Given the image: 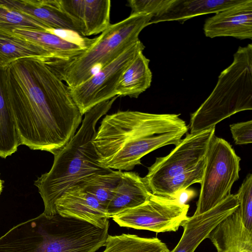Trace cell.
<instances>
[{"label": "cell", "mask_w": 252, "mask_h": 252, "mask_svg": "<svg viewBox=\"0 0 252 252\" xmlns=\"http://www.w3.org/2000/svg\"><path fill=\"white\" fill-rule=\"evenodd\" d=\"M4 83L21 145L56 154L82 120L68 86L34 58L17 61L4 69Z\"/></svg>", "instance_id": "6da1fadb"}, {"label": "cell", "mask_w": 252, "mask_h": 252, "mask_svg": "<svg viewBox=\"0 0 252 252\" xmlns=\"http://www.w3.org/2000/svg\"><path fill=\"white\" fill-rule=\"evenodd\" d=\"M179 115L129 110L106 115L93 139L99 162L112 170L128 171L148 153L176 146L188 129Z\"/></svg>", "instance_id": "7a4b0ae2"}, {"label": "cell", "mask_w": 252, "mask_h": 252, "mask_svg": "<svg viewBox=\"0 0 252 252\" xmlns=\"http://www.w3.org/2000/svg\"><path fill=\"white\" fill-rule=\"evenodd\" d=\"M118 97L97 104L84 114L77 133L54 155L50 171L34 181L43 201V213L46 216L57 214L56 201L66 190L93 175L113 170L99 162L93 139L97 122L108 112Z\"/></svg>", "instance_id": "3957f363"}, {"label": "cell", "mask_w": 252, "mask_h": 252, "mask_svg": "<svg viewBox=\"0 0 252 252\" xmlns=\"http://www.w3.org/2000/svg\"><path fill=\"white\" fill-rule=\"evenodd\" d=\"M91 231L84 221L58 213L22 222L0 237V252H94Z\"/></svg>", "instance_id": "277c9868"}, {"label": "cell", "mask_w": 252, "mask_h": 252, "mask_svg": "<svg viewBox=\"0 0 252 252\" xmlns=\"http://www.w3.org/2000/svg\"><path fill=\"white\" fill-rule=\"evenodd\" d=\"M152 16L130 15L110 26L95 37L83 53L68 61H41L50 67L69 88L83 83L108 65L139 40V35L150 25Z\"/></svg>", "instance_id": "5b68a950"}, {"label": "cell", "mask_w": 252, "mask_h": 252, "mask_svg": "<svg viewBox=\"0 0 252 252\" xmlns=\"http://www.w3.org/2000/svg\"><path fill=\"white\" fill-rule=\"evenodd\" d=\"M252 109V44L239 47L231 64L220 74L214 90L190 114V133L213 127L231 115Z\"/></svg>", "instance_id": "8992f818"}, {"label": "cell", "mask_w": 252, "mask_h": 252, "mask_svg": "<svg viewBox=\"0 0 252 252\" xmlns=\"http://www.w3.org/2000/svg\"><path fill=\"white\" fill-rule=\"evenodd\" d=\"M205 159L195 215L208 211L230 195L232 185L239 177L241 158L224 139L213 137Z\"/></svg>", "instance_id": "52a82bcc"}, {"label": "cell", "mask_w": 252, "mask_h": 252, "mask_svg": "<svg viewBox=\"0 0 252 252\" xmlns=\"http://www.w3.org/2000/svg\"><path fill=\"white\" fill-rule=\"evenodd\" d=\"M189 206L177 200L151 193L143 204L112 218L121 227L148 230L156 233L176 231L188 219Z\"/></svg>", "instance_id": "ba28073f"}, {"label": "cell", "mask_w": 252, "mask_h": 252, "mask_svg": "<svg viewBox=\"0 0 252 252\" xmlns=\"http://www.w3.org/2000/svg\"><path fill=\"white\" fill-rule=\"evenodd\" d=\"M215 126L188 133L167 156L156 158L143 180L151 192L165 181L188 171L203 160L215 136Z\"/></svg>", "instance_id": "9c48e42d"}, {"label": "cell", "mask_w": 252, "mask_h": 252, "mask_svg": "<svg viewBox=\"0 0 252 252\" xmlns=\"http://www.w3.org/2000/svg\"><path fill=\"white\" fill-rule=\"evenodd\" d=\"M145 47L143 43L138 40L86 81L69 88L74 102L83 115L97 104L117 96L116 90L122 74Z\"/></svg>", "instance_id": "30bf717a"}, {"label": "cell", "mask_w": 252, "mask_h": 252, "mask_svg": "<svg viewBox=\"0 0 252 252\" xmlns=\"http://www.w3.org/2000/svg\"><path fill=\"white\" fill-rule=\"evenodd\" d=\"M238 206L236 194H231L208 211L188 217L181 226L184 231L179 242L169 252H194L211 231Z\"/></svg>", "instance_id": "8fae6325"}, {"label": "cell", "mask_w": 252, "mask_h": 252, "mask_svg": "<svg viewBox=\"0 0 252 252\" xmlns=\"http://www.w3.org/2000/svg\"><path fill=\"white\" fill-rule=\"evenodd\" d=\"M205 35L209 38L231 36L252 39V0L222 10L207 18L203 25Z\"/></svg>", "instance_id": "7c38bea8"}, {"label": "cell", "mask_w": 252, "mask_h": 252, "mask_svg": "<svg viewBox=\"0 0 252 252\" xmlns=\"http://www.w3.org/2000/svg\"><path fill=\"white\" fill-rule=\"evenodd\" d=\"M57 213L103 228L109 224L106 209L80 184L67 190L55 203Z\"/></svg>", "instance_id": "4fadbf2b"}, {"label": "cell", "mask_w": 252, "mask_h": 252, "mask_svg": "<svg viewBox=\"0 0 252 252\" xmlns=\"http://www.w3.org/2000/svg\"><path fill=\"white\" fill-rule=\"evenodd\" d=\"M60 8L72 20L82 36L102 32L111 25L110 0H58Z\"/></svg>", "instance_id": "5bb4252c"}, {"label": "cell", "mask_w": 252, "mask_h": 252, "mask_svg": "<svg viewBox=\"0 0 252 252\" xmlns=\"http://www.w3.org/2000/svg\"><path fill=\"white\" fill-rule=\"evenodd\" d=\"M3 34H12L42 48L48 54L49 58L39 59L42 61H68L83 53L94 40V38H87L78 43L65 39L52 32L32 29H16Z\"/></svg>", "instance_id": "9a60e30c"}, {"label": "cell", "mask_w": 252, "mask_h": 252, "mask_svg": "<svg viewBox=\"0 0 252 252\" xmlns=\"http://www.w3.org/2000/svg\"><path fill=\"white\" fill-rule=\"evenodd\" d=\"M0 3L41 23L49 31H70L78 34L74 23L60 8L58 0H0Z\"/></svg>", "instance_id": "2e32d148"}, {"label": "cell", "mask_w": 252, "mask_h": 252, "mask_svg": "<svg viewBox=\"0 0 252 252\" xmlns=\"http://www.w3.org/2000/svg\"><path fill=\"white\" fill-rule=\"evenodd\" d=\"M207 238L218 252L252 251V231L244 226L239 206L211 231Z\"/></svg>", "instance_id": "e0dca14e"}, {"label": "cell", "mask_w": 252, "mask_h": 252, "mask_svg": "<svg viewBox=\"0 0 252 252\" xmlns=\"http://www.w3.org/2000/svg\"><path fill=\"white\" fill-rule=\"evenodd\" d=\"M151 193L143 178L134 172H123L113 197L106 207L109 219L143 204L148 200Z\"/></svg>", "instance_id": "ac0fdd59"}, {"label": "cell", "mask_w": 252, "mask_h": 252, "mask_svg": "<svg viewBox=\"0 0 252 252\" xmlns=\"http://www.w3.org/2000/svg\"><path fill=\"white\" fill-rule=\"evenodd\" d=\"M242 0H174L161 15L152 18L150 24L165 21L183 24L195 16L217 13L241 2Z\"/></svg>", "instance_id": "d6986e66"}, {"label": "cell", "mask_w": 252, "mask_h": 252, "mask_svg": "<svg viewBox=\"0 0 252 252\" xmlns=\"http://www.w3.org/2000/svg\"><path fill=\"white\" fill-rule=\"evenodd\" d=\"M150 60L139 53L122 74L116 88L117 96L137 98L151 85L152 73Z\"/></svg>", "instance_id": "ffe728a7"}, {"label": "cell", "mask_w": 252, "mask_h": 252, "mask_svg": "<svg viewBox=\"0 0 252 252\" xmlns=\"http://www.w3.org/2000/svg\"><path fill=\"white\" fill-rule=\"evenodd\" d=\"M20 145L15 118L6 96L4 69L0 67V157L5 158L11 156Z\"/></svg>", "instance_id": "44dd1931"}, {"label": "cell", "mask_w": 252, "mask_h": 252, "mask_svg": "<svg viewBox=\"0 0 252 252\" xmlns=\"http://www.w3.org/2000/svg\"><path fill=\"white\" fill-rule=\"evenodd\" d=\"M47 59L48 54L41 47L12 34L0 33V67L6 68L20 60Z\"/></svg>", "instance_id": "7402d4cb"}, {"label": "cell", "mask_w": 252, "mask_h": 252, "mask_svg": "<svg viewBox=\"0 0 252 252\" xmlns=\"http://www.w3.org/2000/svg\"><path fill=\"white\" fill-rule=\"evenodd\" d=\"M103 252H169L166 245L158 238L135 234L108 235Z\"/></svg>", "instance_id": "603a6c76"}, {"label": "cell", "mask_w": 252, "mask_h": 252, "mask_svg": "<svg viewBox=\"0 0 252 252\" xmlns=\"http://www.w3.org/2000/svg\"><path fill=\"white\" fill-rule=\"evenodd\" d=\"M122 172L113 170L107 173L96 174L79 184L106 209L121 180Z\"/></svg>", "instance_id": "cb8c5ba5"}, {"label": "cell", "mask_w": 252, "mask_h": 252, "mask_svg": "<svg viewBox=\"0 0 252 252\" xmlns=\"http://www.w3.org/2000/svg\"><path fill=\"white\" fill-rule=\"evenodd\" d=\"M205 163V158L193 168L165 181L151 193L156 195L175 199L177 195L182 190L187 189L193 184H201Z\"/></svg>", "instance_id": "d4e9b609"}, {"label": "cell", "mask_w": 252, "mask_h": 252, "mask_svg": "<svg viewBox=\"0 0 252 252\" xmlns=\"http://www.w3.org/2000/svg\"><path fill=\"white\" fill-rule=\"evenodd\" d=\"M16 29L49 31L41 23L0 3V33H8Z\"/></svg>", "instance_id": "484cf974"}, {"label": "cell", "mask_w": 252, "mask_h": 252, "mask_svg": "<svg viewBox=\"0 0 252 252\" xmlns=\"http://www.w3.org/2000/svg\"><path fill=\"white\" fill-rule=\"evenodd\" d=\"M241 217L245 227L252 231V175L249 174L236 194Z\"/></svg>", "instance_id": "4316f807"}, {"label": "cell", "mask_w": 252, "mask_h": 252, "mask_svg": "<svg viewBox=\"0 0 252 252\" xmlns=\"http://www.w3.org/2000/svg\"><path fill=\"white\" fill-rule=\"evenodd\" d=\"M174 0H128L127 5L130 7V15L144 14L153 18L162 15Z\"/></svg>", "instance_id": "83f0119b"}, {"label": "cell", "mask_w": 252, "mask_h": 252, "mask_svg": "<svg viewBox=\"0 0 252 252\" xmlns=\"http://www.w3.org/2000/svg\"><path fill=\"white\" fill-rule=\"evenodd\" d=\"M232 137L236 144L252 143V121L238 123L230 125Z\"/></svg>", "instance_id": "f1b7e54d"}, {"label": "cell", "mask_w": 252, "mask_h": 252, "mask_svg": "<svg viewBox=\"0 0 252 252\" xmlns=\"http://www.w3.org/2000/svg\"><path fill=\"white\" fill-rule=\"evenodd\" d=\"M192 190H187V189L180 191L176 196L175 199L181 204H186L191 198L193 196Z\"/></svg>", "instance_id": "f546056e"}, {"label": "cell", "mask_w": 252, "mask_h": 252, "mask_svg": "<svg viewBox=\"0 0 252 252\" xmlns=\"http://www.w3.org/2000/svg\"><path fill=\"white\" fill-rule=\"evenodd\" d=\"M3 182V181L2 180H1L0 178V194L1 193L2 190Z\"/></svg>", "instance_id": "4dcf8cb0"}, {"label": "cell", "mask_w": 252, "mask_h": 252, "mask_svg": "<svg viewBox=\"0 0 252 252\" xmlns=\"http://www.w3.org/2000/svg\"><path fill=\"white\" fill-rule=\"evenodd\" d=\"M240 252H252V251L250 250H243Z\"/></svg>", "instance_id": "1f68e13d"}]
</instances>
